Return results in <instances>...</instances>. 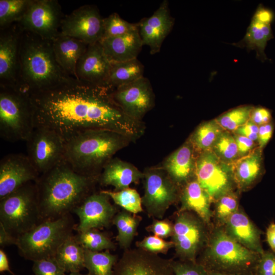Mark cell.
<instances>
[{"mask_svg":"<svg viewBox=\"0 0 275 275\" xmlns=\"http://www.w3.org/2000/svg\"><path fill=\"white\" fill-rule=\"evenodd\" d=\"M112 91L70 76L51 88L28 95L35 128L52 130L65 141L91 129L114 131L135 141L144 134L145 124L122 111Z\"/></svg>","mask_w":275,"mask_h":275,"instance_id":"1","label":"cell"},{"mask_svg":"<svg viewBox=\"0 0 275 275\" xmlns=\"http://www.w3.org/2000/svg\"><path fill=\"white\" fill-rule=\"evenodd\" d=\"M99 177L78 173L64 159L41 174L36 185L42 221L58 219L72 212L93 193Z\"/></svg>","mask_w":275,"mask_h":275,"instance_id":"2","label":"cell"},{"mask_svg":"<svg viewBox=\"0 0 275 275\" xmlns=\"http://www.w3.org/2000/svg\"><path fill=\"white\" fill-rule=\"evenodd\" d=\"M69 77L56 59L51 40L21 30L19 68L14 89L29 95L51 88Z\"/></svg>","mask_w":275,"mask_h":275,"instance_id":"3","label":"cell"},{"mask_svg":"<svg viewBox=\"0 0 275 275\" xmlns=\"http://www.w3.org/2000/svg\"><path fill=\"white\" fill-rule=\"evenodd\" d=\"M131 142L127 136L112 130H86L65 141L64 158L78 173L99 176L113 156Z\"/></svg>","mask_w":275,"mask_h":275,"instance_id":"4","label":"cell"},{"mask_svg":"<svg viewBox=\"0 0 275 275\" xmlns=\"http://www.w3.org/2000/svg\"><path fill=\"white\" fill-rule=\"evenodd\" d=\"M76 225L71 213L56 219L44 220L17 239L19 254L35 261L54 257Z\"/></svg>","mask_w":275,"mask_h":275,"instance_id":"5","label":"cell"},{"mask_svg":"<svg viewBox=\"0 0 275 275\" xmlns=\"http://www.w3.org/2000/svg\"><path fill=\"white\" fill-rule=\"evenodd\" d=\"M260 256L237 242L225 230L219 229L213 233L203 261L198 262L209 270L254 275Z\"/></svg>","mask_w":275,"mask_h":275,"instance_id":"6","label":"cell"},{"mask_svg":"<svg viewBox=\"0 0 275 275\" xmlns=\"http://www.w3.org/2000/svg\"><path fill=\"white\" fill-rule=\"evenodd\" d=\"M42 222L35 182L0 199V224L16 239Z\"/></svg>","mask_w":275,"mask_h":275,"instance_id":"7","label":"cell"},{"mask_svg":"<svg viewBox=\"0 0 275 275\" xmlns=\"http://www.w3.org/2000/svg\"><path fill=\"white\" fill-rule=\"evenodd\" d=\"M34 128L28 95L13 88L1 87V137L10 142H26Z\"/></svg>","mask_w":275,"mask_h":275,"instance_id":"8","label":"cell"},{"mask_svg":"<svg viewBox=\"0 0 275 275\" xmlns=\"http://www.w3.org/2000/svg\"><path fill=\"white\" fill-rule=\"evenodd\" d=\"M142 205L149 216L161 219L179 198V186L161 166L145 169Z\"/></svg>","mask_w":275,"mask_h":275,"instance_id":"9","label":"cell"},{"mask_svg":"<svg viewBox=\"0 0 275 275\" xmlns=\"http://www.w3.org/2000/svg\"><path fill=\"white\" fill-rule=\"evenodd\" d=\"M195 177L211 201L233 191L235 185L232 164L223 162L211 151L197 155Z\"/></svg>","mask_w":275,"mask_h":275,"instance_id":"10","label":"cell"},{"mask_svg":"<svg viewBox=\"0 0 275 275\" xmlns=\"http://www.w3.org/2000/svg\"><path fill=\"white\" fill-rule=\"evenodd\" d=\"M26 142V155L40 175L64 159L65 141L52 130L35 127Z\"/></svg>","mask_w":275,"mask_h":275,"instance_id":"11","label":"cell"},{"mask_svg":"<svg viewBox=\"0 0 275 275\" xmlns=\"http://www.w3.org/2000/svg\"><path fill=\"white\" fill-rule=\"evenodd\" d=\"M203 221L190 211H179L172 235L176 254L180 260L196 262L205 240Z\"/></svg>","mask_w":275,"mask_h":275,"instance_id":"12","label":"cell"},{"mask_svg":"<svg viewBox=\"0 0 275 275\" xmlns=\"http://www.w3.org/2000/svg\"><path fill=\"white\" fill-rule=\"evenodd\" d=\"M64 17L57 1L32 0L18 24L23 31L52 40L59 35Z\"/></svg>","mask_w":275,"mask_h":275,"instance_id":"13","label":"cell"},{"mask_svg":"<svg viewBox=\"0 0 275 275\" xmlns=\"http://www.w3.org/2000/svg\"><path fill=\"white\" fill-rule=\"evenodd\" d=\"M103 19L96 6H82L64 17L59 34L76 38L88 45L95 44L103 37Z\"/></svg>","mask_w":275,"mask_h":275,"instance_id":"14","label":"cell"},{"mask_svg":"<svg viewBox=\"0 0 275 275\" xmlns=\"http://www.w3.org/2000/svg\"><path fill=\"white\" fill-rule=\"evenodd\" d=\"M113 97L122 111L132 119L142 121L155 105V95L149 80L143 76L113 89Z\"/></svg>","mask_w":275,"mask_h":275,"instance_id":"15","label":"cell"},{"mask_svg":"<svg viewBox=\"0 0 275 275\" xmlns=\"http://www.w3.org/2000/svg\"><path fill=\"white\" fill-rule=\"evenodd\" d=\"M112 275H175L172 260L140 248L125 250Z\"/></svg>","mask_w":275,"mask_h":275,"instance_id":"16","label":"cell"},{"mask_svg":"<svg viewBox=\"0 0 275 275\" xmlns=\"http://www.w3.org/2000/svg\"><path fill=\"white\" fill-rule=\"evenodd\" d=\"M110 199L101 191L92 193L86 197L72 212L79 219L75 230L81 232L108 227L117 213V208L111 203Z\"/></svg>","mask_w":275,"mask_h":275,"instance_id":"17","label":"cell"},{"mask_svg":"<svg viewBox=\"0 0 275 275\" xmlns=\"http://www.w3.org/2000/svg\"><path fill=\"white\" fill-rule=\"evenodd\" d=\"M40 176L27 155H6L0 161V199L30 182H36Z\"/></svg>","mask_w":275,"mask_h":275,"instance_id":"18","label":"cell"},{"mask_svg":"<svg viewBox=\"0 0 275 275\" xmlns=\"http://www.w3.org/2000/svg\"><path fill=\"white\" fill-rule=\"evenodd\" d=\"M21 30L15 23L1 30L0 85L14 88L19 68V47Z\"/></svg>","mask_w":275,"mask_h":275,"instance_id":"19","label":"cell"},{"mask_svg":"<svg viewBox=\"0 0 275 275\" xmlns=\"http://www.w3.org/2000/svg\"><path fill=\"white\" fill-rule=\"evenodd\" d=\"M174 24V19L170 14L167 0L160 4L151 16L144 18L138 23L143 45L149 47L151 54L159 52L164 40L171 31Z\"/></svg>","mask_w":275,"mask_h":275,"instance_id":"20","label":"cell"},{"mask_svg":"<svg viewBox=\"0 0 275 275\" xmlns=\"http://www.w3.org/2000/svg\"><path fill=\"white\" fill-rule=\"evenodd\" d=\"M111 66V62L100 42L89 45L77 62L76 77L84 82L107 87Z\"/></svg>","mask_w":275,"mask_h":275,"instance_id":"21","label":"cell"},{"mask_svg":"<svg viewBox=\"0 0 275 275\" xmlns=\"http://www.w3.org/2000/svg\"><path fill=\"white\" fill-rule=\"evenodd\" d=\"M198 154L188 139L164 160L162 167L179 187L195 177Z\"/></svg>","mask_w":275,"mask_h":275,"instance_id":"22","label":"cell"},{"mask_svg":"<svg viewBox=\"0 0 275 275\" xmlns=\"http://www.w3.org/2000/svg\"><path fill=\"white\" fill-rule=\"evenodd\" d=\"M224 225L225 232L240 244L259 255L264 252L260 231L243 212L238 209Z\"/></svg>","mask_w":275,"mask_h":275,"instance_id":"23","label":"cell"},{"mask_svg":"<svg viewBox=\"0 0 275 275\" xmlns=\"http://www.w3.org/2000/svg\"><path fill=\"white\" fill-rule=\"evenodd\" d=\"M143 178V172L133 164L119 158H113L104 166L98 182L103 186H112L115 191H119Z\"/></svg>","mask_w":275,"mask_h":275,"instance_id":"24","label":"cell"},{"mask_svg":"<svg viewBox=\"0 0 275 275\" xmlns=\"http://www.w3.org/2000/svg\"><path fill=\"white\" fill-rule=\"evenodd\" d=\"M99 42L111 62L137 59L144 45L139 29L124 35L102 39Z\"/></svg>","mask_w":275,"mask_h":275,"instance_id":"25","label":"cell"},{"mask_svg":"<svg viewBox=\"0 0 275 275\" xmlns=\"http://www.w3.org/2000/svg\"><path fill=\"white\" fill-rule=\"evenodd\" d=\"M51 42L56 59L62 69L68 75L76 78L77 62L89 45L76 38L60 34Z\"/></svg>","mask_w":275,"mask_h":275,"instance_id":"26","label":"cell"},{"mask_svg":"<svg viewBox=\"0 0 275 275\" xmlns=\"http://www.w3.org/2000/svg\"><path fill=\"white\" fill-rule=\"evenodd\" d=\"M273 19L272 16L267 12L256 11L240 42L241 45L248 49L255 50L260 59H266L264 50L267 41L273 37L270 27Z\"/></svg>","mask_w":275,"mask_h":275,"instance_id":"27","label":"cell"},{"mask_svg":"<svg viewBox=\"0 0 275 275\" xmlns=\"http://www.w3.org/2000/svg\"><path fill=\"white\" fill-rule=\"evenodd\" d=\"M181 207L179 211L194 212L205 223H209L212 216L211 200L195 177L183 186L180 193Z\"/></svg>","mask_w":275,"mask_h":275,"instance_id":"28","label":"cell"},{"mask_svg":"<svg viewBox=\"0 0 275 275\" xmlns=\"http://www.w3.org/2000/svg\"><path fill=\"white\" fill-rule=\"evenodd\" d=\"M235 185L244 189L259 179L264 173L263 150L258 147L232 164Z\"/></svg>","mask_w":275,"mask_h":275,"instance_id":"29","label":"cell"},{"mask_svg":"<svg viewBox=\"0 0 275 275\" xmlns=\"http://www.w3.org/2000/svg\"><path fill=\"white\" fill-rule=\"evenodd\" d=\"M54 258L65 271L80 272L85 268V249L71 235L60 246Z\"/></svg>","mask_w":275,"mask_h":275,"instance_id":"30","label":"cell"},{"mask_svg":"<svg viewBox=\"0 0 275 275\" xmlns=\"http://www.w3.org/2000/svg\"><path fill=\"white\" fill-rule=\"evenodd\" d=\"M144 67L137 59L122 62H111L107 86L114 89L133 82L144 76Z\"/></svg>","mask_w":275,"mask_h":275,"instance_id":"31","label":"cell"},{"mask_svg":"<svg viewBox=\"0 0 275 275\" xmlns=\"http://www.w3.org/2000/svg\"><path fill=\"white\" fill-rule=\"evenodd\" d=\"M224 131L215 119L209 120L200 124L188 139L198 154L211 151L215 142Z\"/></svg>","mask_w":275,"mask_h":275,"instance_id":"32","label":"cell"},{"mask_svg":"<svg viewBox=\"0 0 275 275\" xmlns=\"http://www.w3.org/2000/svg\"><path fill=\"white\" fill-rule=\"evenodd\" d=\"M141 218L125 210L116 214L112 224L117 228L116 240L120 246L125 250L129 249L135 236Z\"/></svg>","mask_w":275,"mask_h":275,"instance_id":"33","label":"cell"},{"mask_svg":"<svg viewBox=\"0 0 275 275\" xmlns=\"http://www.w3.org/2000/svg\"><path fill=\"white\" fill-rule=\"evenodd\" d=\"M119 258L108 251L94 252L85 249V268L90 275H112Z\"/></svg>","mask_w":275,"mask_h":275,"instance_id":"34","label":"cell"},{"mask_svg":"<svg viewBox=\"0 0 275 275\" xmlns=\"http://www.w3.org/2000/svg\"><path fill=\"white\" fill-rule=\"evenodd\" d=\"M32 0H1L0 28L5 29L18 23L24 16Z\"/></svg>","mask_w":275,"mask_h":275,"instance_id":"35","label":"cell"},{"mask_svg":"<svg viewBox=\"0 0 275 275\" xmlns=\"http://www.w3.org/2000/svg\"><path fill=\"white\" fill-rule=\"evenodd\" d=\"M75 237L78 242L86 250L101 252L116 249L115 243L109 237L97 229L77 232Z\"/></svg>","mask_w":275,"mask_h":275,"instance_id":"36","label":"cell"},{"mask_svg":"<svg viewBox=\"0 0 275 275\" xmlns=\"http://www.w3.org/2000/svg\"><path fill=\"white\" fill-rule=\"evenodd\" d=\"M117 205L133 214L143 211L142 197L134 188L128 187L119 191L102 190Z\"/></svg>","mask_w":275,"mask_h":275,"instance_id":"37","label":"cell"},{"mask_svg":"<svg viewBox=\"0 0 275 275\" xmlns=\"http://www.w3.org/2000/svg\"><path fill=\"white\" fill-rule=\"evenodd\" d=\"M253 107L252 105L239 106L222 114L215 120L224 130L233 133L250 120Z\"/></svg>","mask_w":275,"mask_h":275,"instance_id":"38","label":"cell"},{"mask_svg":"<svg viewBox=\"0 0 275 275\" xmlns=\"http://www.w3.org/2000/svg\"><path fill=\"white\" fill-rule=\"evenodd\" d=\"M211 151L220 160L227 163L233 164L239 158L233 133L225 130L215 142Z\"/></svg>","mask_w":275,"mask_h":275,"instance_id":"39","label":"cell"},{"mask_svg":"<svg viewBox=\"0 0 275 275\" xmlns=\"http://www.w3.org/2000/svg\"><path fill=\"white\" fill-rule=\"evenodd\" d=\"M138 30V24L130 23L113 13L103 19V34L101 40L125 35Z\"/></svg>","mask_w":275,"mask_h":275,"instance_id":"40","label":"cell"},{"mask_svg":"<svg viewBox=\"0 0 275 275\" xmlns=\"http://www.w3.org/2000/svg\"><path fill=\"white\" fill-rule=\"evenodd\" d=\"M215 216L218 222L225 224L227 219L238 209V199L237 195L231 191L215 200Z\"/></svg>","mask_w":275,"mask_h":275,"instance_id":"41","label":"cell"},{"mask_svg":"<svg viewBox=\"0 0 275 275\" xmlns=\"http://www.w3.org/2000/svg\"><path fill=\"white\" fill-rule=\"evenodd\" d=\"M136 245L138 248L156 254H166L170 249L174 248L172 241H166L155 235L145 237L141 241L136 242Z\"/></svg>","mask_w":275,"mask_h":275,"instance_id":"42","label":"cell"},{"mask_svg":"<svg viewBox=\"0 0 275 275\" xmlns=\"http://www.w3.org/2000/svg\"><path fill=\"white\" fill-rule=\"evenodd\" d=\"M34 275H66L54 257H50L33 262Z\"/></svg>","mask_w":275,"mask_h":275,"instance_id":"43","label":"cell"},{"mask_svg":"<svg viewBox=\"0 0 275 275\" xmlns=\"http://www.w3.org/2000/svg\"><path fill=\"white\" fill-rule=\"evenodd\" d=\"M172 266L175 275H210L207 269L197 261L172 260Z\"/></svg>","mask_w":275,"mask_h":275,"instance_id":"44","label":"cell"},{"mask_svg":"<svg viewBox=\"0 0 275 275\" xmlns=\"http://www.w3.org/2000/svg\"><path fill=\"white\" fill-rule=\"evenodd\" d=\"M254 275H275V253L267 251L260 255Z\"/></svg>","mask_w":275,"mask_h":275,"instance_id":"45","label":"cell"},{"mask_svg":"<svg viewBox=\"0 0 275 275\" xmlns=\"http://www.w3.org/2000/svg\"><path fill=\"white\" fill-rule=\"evenodd\" d=\"M146 230L152 232L154 235L162 238L171 236L173 233V225L168 220H155Z\"/></svg>","mask_w":275,"mask_h":275,"instance_id":"46","label":"cell"},{"mask_svg":"<svg viewBox=\"0 0 275 275\" xmlns=\"http://www.w3.org/2000/svg\"><path fill=\"white\" fill-rule=\"evenodd\" d=\"M250 120L259 126L267 124L272 121L271 112L264 107H254Z\"/></svg>","mask_w":275,"mask_h":275,"instance_id":"47","label":"cell"},{"mask_svg":"<svg viewBox=\"0 0 275 275\" xmlns=\"http://www.w3.org/2000/svg\"><path fill=\"white\" fill-rule=\"evenodd\" d=\"M233 134L237 144L239 158L248 155L258 147L256 142L245 136Z\"/></svg>","mask_w":275,"mask_h":275,"instance_id":"48","label":"cell"},{"mask_svg":"<svg viewBox=\"0 0 275 275\" xmlns=\"http://www.w3.org/2000/svg\"><path fill=\"white\" fill-rule=\"evenodd\" d=\"M274 130L273 121L259 126L258 133V147L263 150L271 139Z\"/></svg>","mask_w":275,"mask_h":275,"instance_id":"49","label":"cell"},{"mask_svg":"<svg viewBox=\"0 0 275 275\" xmlns=\"http://www.w3.org/2000/svg\"><path fill=\"white\" fill-rule=\"evenodd\" d=\"M259 126L250 120L237 129L233 133L245 136L257 144Z\"/></svg>","mask_w":275,"mask_h":275,"instance_id":"50","label":"cell"},{"mask_svg":"<svg viewBox=\"0 0 275 275\" xmlns=\"http://www.w3.org/2000/svg\"><path fill=\"white\" fill-rule=\"evenodd\" d=\"M17 242V239L11 236L0 224V245L2 247L15 244Z\"/></svg>","mask_w":275,"mask_h":275,"instance_id":"51","label":"cell"},{"mask_svg":"<svg viewBox=\"0 0 275 275\" xmlns=\"http://www.w3.org/2000/svg\"><path fill=\"white\" fill-rule=\"evenodd\" d=\"M267 242L271 251L275 253V223L270 224L266 232Z\"/></svg>","mask_w":275,"mask_h":275,"instance_id":"52","label":"cell"},{"mask_svg":"<svg viewBox=\"0 0 275 275\" xmlns=\"http://www.w3.org/2000/svg\"><path fill=\"white\" fill-rule=\"evenodd\" d=\"M8 271L12 275H15L11 270L7 255L1 248L0 249V272Z\"/></svg>","mask_w":275,"mask_h":275,"instance_id":"53","label":"cell"},{"mask_svg":"<svg viewBox=\"0 0 275 275\" xmlns=\"http://www.w3.org/2000/svg\"><path fill=\"white\" fill-rule=\"evenodd\" d=\"M207 270L210 275H240V274H236L223 272L214 271V270Z\"/></svg>","mask_w":275,"mask_h":275,"instance_id":"54","label":"cell"},{"mask_svg":"<svg viewBox=\"0 0 275 275\" xmlns=\"http://www.w3.org/2000/svg\"><path fill=\"white\" fill-rule=\"evenodd\" d=\"M68 275H90V274L88 273L87 274H82V273H80V272H78L69 273Z\"/></svg>","mask_w":275,"mask_h":275,"instance_id":"55","label":"cell"},{"mask_svg":"<svg viewBox=\"0 0 275 275\" xmlns=\"http://www.w3.org/2000/svg\"><path fill=\"white\" fill-rule=\"evenodd\" d=\"M33 275H34V274H33Z\"/></svg>","mask_w":275,"mask_h":275,"instance_id":"56","label":"cell"}]
</instances>
